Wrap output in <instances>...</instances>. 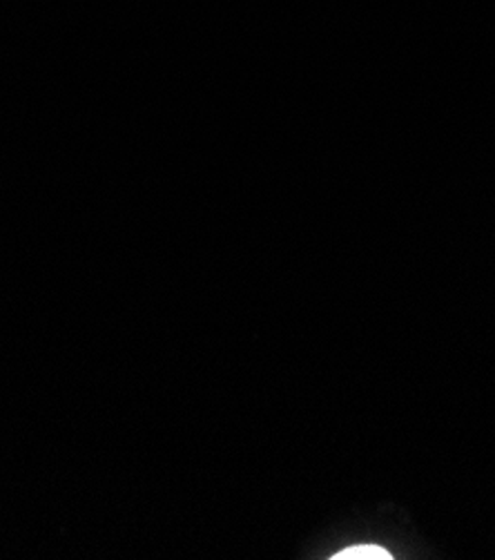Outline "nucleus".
Instances as JSON below:
<instances>
[{"label": "nucleus", "mask_w": 495, "mask_h": 560, "mask_svg": "<svg viewBox=\"0 0 495 560\" xmlns=\"http://www.w3.org/2000/svg\"><path fill=\"white\" fill-rule=\"evenodd\" d=\"M335 560H391L393 556L379 545H357L333 556Z\"/></svg>", "instance_id": "obj_1"}]
</instances>
